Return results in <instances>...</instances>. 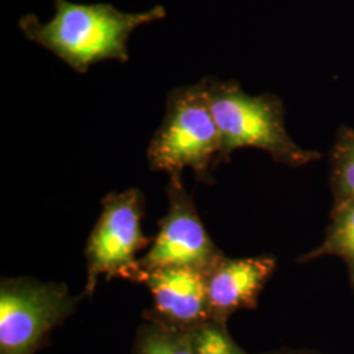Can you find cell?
<instances>
[{"label": "cell", "mask_w": 354, "mask_h": 354, "mask_svg": "<svg viewBox=\"0 0 354 354\" xmlns=\"http://www.w3.org/2000/svg\"><path fill=\"white\" fill-rule=\"evenodd\" d=\"M53 1L55 12L48 23L26 13L19 19V28L29 41L53 53L77 74H86L105 61L127 64V44L134 30L167 17L163 6L124 12L109 3Z\"/></svg>", "instance_id": "1"}, {"label": "cell", "mask_w": 354, "mask_h": 354, "mask_svg": "<svg viewBox=\"0 0 354 354\" xmlns=\"http://www.w3.org/2000/svg\"><path fill=\"white\" fill-rule=\"evenodd\" d=\"M203 82L221 136L219 165L244 147L268 152L273 160L289 167H302L323 156L292 140L286 131L285 108L279 96H251L236 80L206 76Z\"/></svg>", "instance_id": "2"}, {"label": "cell", "mask_w": 354, "mask_h": 354, "mask_svg": "<svg viewBox=\"0 0 354 354\" xmlns=\"http://www.w3.org/2000/svg\"><path fill=\"white\" fill-rule=\"evenodd\" d=\"M219 153L221 136L203 80L172 89L165 120L147 150L151 169L169 177H181L183 171L190 169L200 181L209 183Z\"/></svg>", "instance_id": "3"}, {"label": "cell", "mask_w": 354, "mask_h": 354, "mask_svg": "<svg viewBox=\"0 0 354 354\" xmlns=\"http://www.w3.org/2000/svg\"><path fill=\"white\" fill-rule=\"evenodd\" d=\"M143 197L140 190L108 194L87 245L86 295H92L97 281L114 277L140 282L142 270L136 254L149 244L142 231Z\"/></svg>", "instance_id": "4"}, {"label": "cell", "mask_w": 354, "mask_h": 354, "mask_svg": "<svg viewBox=\"0 0 354 354\" xmlns=\"http://www.w3.org/2000/svg\"><path fill=\"white\" fill-rule=\"evenodd\" d=\"M64 283L7 279L0 288V354H35L51 329L75 310Z\"/></svg>", "instance_id": "5"}, {"label": "cell", "mask_w": 354, "mask_h": 354, "mask_svg": "<svg viewBox=\"0 0 354 354\" xmlns=\"http://www.w3.org/2000/svg\"><path fill=\"white\" fill-rule=\"evenodd\" d=\"M168 198V213L159 223L151 250L140 260V270L192 268L209 273L223 254L203 227L181 177H169Z\"/></svg>", "instance_id": "6"}, {"label": "cell", "mask_w": 354, "mask_h": 354, "mask_svg": "<svg viewBox=\"0 0 354 354\" xmlns=\"http://www.w3.org/2000/svg\"><path fill=\"white\" fill-rule=\"evenodd\" d=\"M206 277L207 273L192 268L142 272L140 282L149 288L153 298L147 319L181 330H193L212 322Z\"/></svg>", "instance_id": "7"}, {"label": "cell", "mask_w": 354, "mask_h": 354, "mask_svg": "<svg viewBox=\"0 0 354 354\" xmlns=\"http://www.w3.org/2000/svg\"><path fill=\"white\" fill-rule=\"evenodd\" d=\"M276 269L270 256L228 259L223 256L206 277L210 320L226 324L243 308H256L259 297Z\"/></svg>", "instance_id": "8"}, {"label": "cell", "mask_w": 354, "mask_h": 354, "mask_svg": "<svg viewBox=\"0 0 354 354\" xmlns=\"http://www.w3.org/2000/svg\"><path fill=\"white\" fill-rule=\"evenodd\" d=\"M324 256H339L345 261L354 289V201L333 203L324 241L302 256L299 261L308 263Z\"/></svg>", "instance_id": "9"}, {"label": "cell", "mask_w": 354, "mask_h": 354, "mask_svg": "<svg viewBox=\"0 0 354 354\" xmlns=\"http://www.w3.org/2000/svg\"><path fill=\"white\" fill-rule=\"evenodd\" d=\"M330 188L335 203L354 201V129L342 127L330 153Z\"/></svg>", "instance_id": "10"}, {"label": "cell", "mask_w": 354, "mask_h": 354, "mask_svg": "<svg viewBox=\"0 0 354 354\" xmlns=\"http://www.w3.org/2000/svg\"><path fill=\"white\" fill-rule=\"evenodd\" d=\"M134 354H198L192 330L150 322L138 332Z\"/></svg>", "instance_id": "11"}, {"label": "cell", "mask_w": 354, "mask_h": 354, "mask_svg": "<svg viewBox=\"0 0 354 354\" xmlns=\"http://www.w3.org/2000/svg\"><path fill=\"white\" fill-rule=\"evenodd\" d=\"M192 333L198 354H247L232 340L226 324L209 322Z\"/></svg>", "instance_id": "12"}, {"label": "cell", "mask_w": 354, "mask_h": 354, "mask_svg": "<svg viewBox=\"0 0 354 354\" xmlns=\"http://www.w3.org/2000/svg\"><path fill=\"white\" fill-rule=\"evenodd\" d=\"M274 354H314L311 352H299V351H294V352H279V353Z\"/></svg>", "instance_id": "13"}]
</instances>
